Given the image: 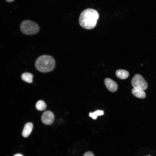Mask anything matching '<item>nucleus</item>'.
<instances>
[{"mask_svg":"<svg viewBox=\"0 0 156 156\" xmlns=\"http://www.w3.org/2000/svg\"><path fill=\"white\" fill-rule=\"evenodd\" d=\"M99 15L97 11L94 9L88 8L82 11L80 14L79 22L83 28L91 29L96 26Z\"/></svg>","mask_w":156,"mask_h":156,"instance_id":"f257e3e1","label":"nucleus"},{"mask_svg":"<svg viewBox=\"0 0 156 156\" xmlns=\"http://www.w3.org/2000/svg\"><path fill=\"white\" fill-rule=\"evenodd\" d=\"M55 62L54 58L48 55H43L36 60L35 66L38 71L46 73L52 71L54 68Z\"/></svg>","mask_w":156,"mask_h":156,"instance_id":"f03ea898","label":"nucleus"},{"mask_svg":"<svg viewBox=\"0 0 156 156\" xmlns=\"http://www.w3.org/2000/svg\"><path fill=\"white\" fill-rule=\"evenodd\" d=\"M20 28L23 34L28 35L36 34L40 30L39 27L36 23L29 20L23 21L21 23Z\"/></svg>","mask_w":156,"mask_h":156,"instance_id":"7ed1b4c3","label":"nucleus"},{"mask_svg":"<svg viewBox=\"0 0 156 156\" xmlns=\"http://www.w3.org/2000/svg\"><path fill=\"white\" fill-rule=\"evenodd\" d=\"M131 84L133 88H139L143 90L146 89L148 88L147 82L141 75L138 74L135 75L133 77Z\"/></svg>","mask_w":156,"mask_h":156,"instance_id":"20e7f679","label":"nucleus"},{"mask_svg":"<svg viewBox=\"0 0 156 156\" xmlns=\"http://www.w3.org/2000/svg\"><path fill=\"white\" fill-rule=\"evenodd\" d=\"M54 116L53 113L50 111H46L42 114L41 117V120L44 124L50 125L53 122Z\"/></svg>","mask_w":156,"mask_h":156,"instance_id":"39448f33","label":"nucleus"},{"mask_svg":"<svg viewBox=\"0 0 156 156\" xmlns=\"http://www.w3.org/2000/svg\"><path fill=\"white\" fill-rule=\"evenodd\" d=\"M104 83L106 88L110 91L114 92L117 90V84L111 79L109 78H105L104 80Z\"/></svg>","mask_w":156,"mask_h":156,"instance_id":"423d86ee","label":"nucleus"},{"mask_svg":"<svg viewBox=\"0 0 156 156\" xmlns=\"http://www.w3.org/2000/svg\"><path fill=\"white\" fill-rule=\"evenodd\" d=\"M131 92L134 96L138 98L144 99L146 96L145 92L139 88H133L131 90Z\"/></svg>","mask_w":156,"mask_h":156,"instance_id":"0eeeda50","label":"nucleus"},{"mask_svg":"<svg viewBox=\"0 0 156 156\" xmlns=\"http://www.w3.org/2000/svg\"><path fill=\"white\" fill-rule=\"evenodd\" d=\"M33 128V124L30 122L26 123L22 132V135L24 138L27 137L31 133Z\"/></svg>","mask_w":156,"mask_h":156,"instance_id":"6e6552de","label":"nucleus"},{"mask_svg":"<svg viewBox=\"0 0 156 156\" xmlns=\"http://www.w3.org/2000/svg\"><path fill=\"white\" fill-rule=\"evenodd\" d=\"M116 76L119 78L124 79H127L129 76V73L127 70L118 69L116 70L115 72Z\"/></svg>","mask_w":156,"mask_h":156,"instance_id":"1a4fd4ad","label":"nucleus"},{"mask_svg":"<svg viewBox=\"0 0 156 156\" xmlns=\"http://www.w3.org/2000/svg\"><path fill=\"white\" fill-rule=\"evenodd\" d=\"M33 78V75L29 73H24L21 75V78L22 80L29 83L32 82Z\"/></svg>","mask_w":156,"mask_h":156,"instance_id":"9d476101","label":"nucleus"},{"mask_svg":"<svg viewBox=\"0 0 156 156\" xmlns=\"http://www.w3.org/2000/svg\"><path fill=\"white\" fill-rule=\"evenodd\" d=\"M47 105L42 100L38 101L36 105V107L38 110L43 111L46 109Z\"/></svg>","mask_w":156,"mask_h":156,"instance_id":"9b49d317","label":"nucleus"},{"mask_svg":"<svg viewBox=\"0 0 156 156\" xmlns=\"http://www.w3.org/2000/svg\"><path fill=\"white\" fill-rule=\"evenodd\" d=\"M104 114L103 111L102 110H97V111L92 113L90 112L89 116L93 119H96L98 116L103 115Z\"/></svg>","mask_w":156,"mask_h":156,"instance_id":"f8f14e48","label":"nucleus"},{"mask_svg":"<svg viewBox=\"0 0 156 156\" xmlns=\"http://www.w3.org/2000/svg\"><path fill=\"white\" fill-rule=\"evenodd\" d=\"M83 156H94L93 153L91 151H88L86 152Z\"/></svg>","mask_w":156,"mask_h":156,"instance_id":"ddd939ff","label":"nucleus"},{"mask_svg":"<svg viewBox=\"0 0 156 156\" xmlns=\"http://www.w3.org/2000/svg\"><path fill=\"white\" fill-rule=\"evenodd\" d=\"M13 156H23L21 154L18 153V154H16L14 155H13Z\"/></svg>","mask_w":156,"mask_h":156,"instance_id":"4468645a","label":"nucleus"},{"mask_svg":"<svg viewBox=\"0 0 156 156\" xmlns=\"http://www.w3.org/2000/svg\"><path fill=\"white\" fill-rule=\"evenodd\" d=\"M7 2H12L14 0H5Z\"/></svg>","mask_w":156,"mask_h":156,"instance_id":"2eb2a0df","label":"nucleus"},{"mask_svg":"<svg viewBox=\"0 0 156 156\" xmlns=\"http://www.w3.org/2000/svg\"><path fill=\"white\" fill-rule=\"evenodd\" d=\"M150 156L149 155V156Z\"/></svg>","mask_w":156,"mask_h":156,"instance_id":"dca6fc26","label":"nucleus"}]
</instances>
